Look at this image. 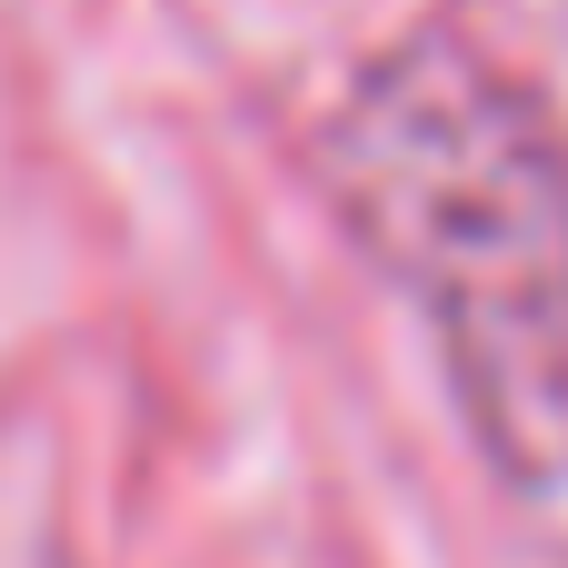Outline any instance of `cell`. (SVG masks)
<instances>
[{
    "mask_svg": "<svg viewBox=\"0 0 568 568\" xmlns=\"http://www.w3.org/2000/svg\"><path fill=\"white\" fill-rule=\"evenodd\" d=\"M329 190L419 310L479 459L568 499V130L469 30L419 20L329 110Z\"/></svg>",
    "mask_w": 568,
    "mask_h": 568,
    "instance_id": "6da1fadb",
    "label": "cell"
}]
</instances>
